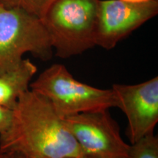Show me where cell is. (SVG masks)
Returning a JSON list of instances; mask_svg holds the SVG:
<instances>
[{
  "label": "cell",
  "mask_w": 158,
  "mask_h": 158,
  "mask_svg": "<svg viewBox=\"0 0 158 158\" xmlns=\"http://www.w3.org/2000/svg\"><path fill=\"white\" fill-rule=\"evenodd\" d=\"M10 125L0 134V149L25 158H79L84 155L50 102L29 89L13 108Z\"/></svg>",
  "instance_id": "cell-1"
},
{
  "label": "cell",
  "mask_w": 158,
  "mask_h": 158,
  "mask_svg": "<svg viewBox=\"0 0 158 158\" xmlns=\"http://www.w3.org/2000/svg\"><path fill=\"white\" fill-rule=\"evenodd\" d=\"M100 0H52L40 17L60 58L81 54L95 46Z\"/></svg>",
  "instance_id": "cell-2"
},
{
  "label": "cell",
  "mask_w": 158,
  "mask_h": 158,
  "mask_svg": "<svg viewBox=\"0 0 158 158\" xmlns=\"http://www.w3.org/2000/svg\"><path fill=\"white\" fill-rule=\"evenodd\" d=\"M29 89L50 102L61 117L115 108L111 89L76 80L63 64L51 65L31 82Z\"/></svg>",
  "instance_id": "cell-3"
},
{
  "label": "cell",
  "mask_w": 158,
  "mask_h": 158,
  "mask_svg": "<svg viewBox=\"0 0 158 158\" xmlns=\"http://www.w3.org/2000/svg\"><path fill=\"white\" fill-rule=\"evenodd\" d=\"M53 51L39 17L0 5V75L15 68L27 53L48 61Z\"/></svg>",
  "instance_id": "cell-4"
},
{
  "label": "cell",
  "mask_w": 158,
  "mask_h": 158,
  "mask_svg": "<svg viewBox=\"0 0 158 158\" xmlns=\"http://www.w3.org/2000/svg\"><path fill=\"white\" fill-rule=\"evenodd\" d=\"M84 155L92 158H129L131 145L121 136L108 110L86 112L64 118Z\"/></svg>",
  "instance_id": "cell-5"
},
{
  "label": "cell",
  "mask_w": 158,
  "mask_h": 158,
  "mask_svg": "<svg viewBox=\"0 0 158 158\" xmlns=\"http://www.w3.org/2000/svg\"><path fill=\"white\" fill-rule=\"evenodd\" d=\"M110 89L115 108L127 117L130 144L154 133L158 122V77L136 84H114Z\"/></svg>",
  "instance_id": "cell-6"
},
{
  "label": "cell",
  "mask_w": 158,
  "mask_h": 158,
  "mask_svg": "<svg viewBox=\"0 0 158 158\" xmlns=\"http://www.w3.org/2000/svg\"><path fill=\"white\" fill-rule=\"evenodd\" d=\"M158 13L157 0L129 2L100 0L95 31V45L110 50L122 40Z\"/></svg>",
  "instance_id": "cell-7"
},
{
  "label": "cell",
  "mask_w": 158,
  "mask_h": 158,
  "mask_svg": "<svg viewBox=\"0 0 158 158\" xmlns=\"http://www.w3.org/2000/svg\"><path fill=\"white\" fill-rule=\"evenodd\" d=\"M37 67L24 59L12 70L0 75V106L13 109L21 94L29 89Z\"/></svg>",
  "instance_id": "cell-8"
},
{
  "label": "cell",
  "mask_w": 158,
  "mask_h": 158,
  "mask_svg": "<svg viewBox=\"0 0 158 158\" xmlns=\"http://www.w3.org/2000/svg\"><path fill=\"white\" fill-rule=\"evenodd\" d=\"M130 145L129 158H158V138L154 133Z\"/></svg>",
  "instance_id": "cell-9"
},
{
  "label": "cell",
  "mask_w": 158,
  "mask_h": 158,
  "mask_svg": "<svg viewBox=\"0 0 158 158\" xmlns=\"http://www.w3.org/2000/svg\"><path fill=\"white\" fill-rule=\"evenodd\" d=\"M52 0H0V5L7 8H18L40 17Z\"/></svg>",
  "instance_id": "cell-10"
},
{
  "label": "cell",
  "mask_w": 158,
  "mask_h": 158,
  "mask_svg": "<svg viewBox=\"0 0 158 158\" xmlns=\"http://www.w3.org/2000/svg\"><path fill=\"white\" fill-rule=\"evenodd\" d=\"M13 110L0 106V134L7 131L12 121Z\"/></svg>",
  "instance_id": "cell-11"
},
{
  "label": "cell",
  "mask_w": 158,
  "mask_h": 158,
  "mask_svg": "<svg viewBox=\"0 0 158 158\" xmlns=\"http://www.w3.org/2000/svg\"><path fill=\"white\" fill-rule=\"evenodd\" d=\"M0 158H25L23 156L16 152H2Z\"/></svg>",
  "instance_id": "cell-12"
},
{
  "label": "cell",
  "mask_w": 158,
  "mask_h": 158,
  "mask_svg": "<svg viewBox=\"0 0 158 158\" xmlns=\"http://www.w3.org/2000/svg\"><path fill=\"white\" fill-rule=\"evenodd\" d=\"M123 1L129 2H135V3H138V2H144L149 1V0H123Z\"/></svg>",
  "instance_id": "cell-13"
},
{
  "label": "cell",
  "mask_w": 158,
  "mask_h": 158,
  "mask_svg": "<svg viewBox=\"0 0 158 158\" xmlns=\"http://www.w3.org/2000/svg\"><path fill=\"white\" fill-rule=\"evenodd\" d=\"M79 158H92V157H88V156H86V155H83V156H81V157H79Z\"/></svg>",
  "instance_id": "cell-14"
},
{
  "label": "cell",
  "mask_w": 158,
  "mask_h": 158,
  "mask_svg": "<svg viewBox=\"0 0 158 158\" xmlns=\"http://www.w3.org/2000/svg\"><path fill=\"white\" fill-rule=\"evenodd\" d=\"M2 150L0 149V157H1V155H2Z\"/></svg>",
  "instance_id": "cell-15"
}]
</instances>
